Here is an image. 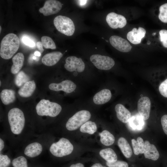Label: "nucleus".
I'll list each match as a JSON object with an SVG mask.
<instances>
[{
    "instance_id": "nucleus-22",
    "label": "nucleus",
    "mask_w": 167,
    "mask_h": 167,
    "mask_svg": "<svg viewBox=\"0 0 167 167\" xmlns=\"http://www.w3.org/2000/svg\"><path fill=\"white\" fill-rule=\"evenodd\" d=\"M99 154L100 156L106 162L113 163L117 160L118 156L115 151L111 148H107L101 149Z\"/></svg>"
},
{
    "instance_id": "nucleus-37",
    "label": "nucleus",
    "mask_w": 167,
    "mask_h": 167,
    "mask_svg": "<svg viewBox=\"0 0 167 167\" xmlns=\"http://www.w3.org/2000/svg\"><path fill=\"white\" fill-rule=\"evenodd\" d=\"M161 122L163 131L167 135V114H165L162 116Z\"/></svg>"
},
{
    "instance_id": "nucleus-14",
    "label": "nucleus",
    "mask_w": 167,
    "mask_h": 167,
    "mask_svg": "<svg viewBox=\"0 0 167 167\" xmlns=\"http://www.w3.org/2000/svg\"><path fill=\"white\" fill-rule=\"evenodd\" d=\"M146 33L145 30L142 27H139L138 29L134 28L127 33V38L133 44H139L144 37Z\"/></svg>"
},
{
    "instance_id": "nucleus-6",
    "label": "nucleus",
    "mask_w": 167,
    "mask_h": 167,
    "mask_svg": "<svg viewBox=\"0 0 167 167\" xmlns=\"http://www.w3.org/2000/svg\"><path fill=\"white\" fill-rule=\"evenodd\" d=\"M54 24L59 32L67 36L72 35L75 32L74 23L67 17L61 15L57 16L54 19Z\"/></svg>"
},
{
    "instance_id": "nucleus-26",
    "label": "nucleus",
    "mask_w": 167,
    "mask_h": 167,
    "mask_svg": "<svg viewBox=\"0 0 167 167\" xmlns=\"http://www.w3.org/2000/svg\"><path fill=\"white\" fill-rule=\"evenodd\" d=\"M97 130V126L95 122L88 121L84 124L79 128L80 132L84 134L92 135Z\"/></svg>"
},
{
    "instance_id": "nucleus-11",
    "label": "nucleus",
    "mask_w": 167,
    "mask_h": 167,
    "mask_svg": "<svg viewBox=\"0 0 167 167\" xmlns=\"http://www.w3.org/2000/svg\"><path fill=\"white\" fill-rule=\"evenodd\" d=\"M49 88L55 91H62L66 93L73 92L76 89V85L72 81L65 80L58 83H52L49 86Z\"/></svg>"
},
{
    "instance_id": "nucleus-35",
    "label": "nucleus",
    "mask_w": 167,
    "mask_h": 167,
    "mask_svg": "<svg viewBox=\"0 0 167 167\" xmlns=\"http://www.w3.org/2000/svg\"><path fill=\"white\" fill-rule=\"evenodd\" d=\"M159 33L161 42L164 47L167 48V30L162 29Z\"/></svg>"
},
{
    "instance_id": "nucleus-5",
    "label": "nucleus",
    "mask_w": 167,
    "mask_h": 167,
    "mask_svg": "<svg viewBox=\"0 0 167 167\" xmlns=\"http://www.w3.org/2000/svg\"><path fill=\"white\" fill-rule=\"evenodd\" d=\"M91 117L90 112L87 110H82L77 111L70 117L67 121L65 127L69 131H74L79 129Z\"/></svg>"
},
{
    "instance_id": "nucleus-44",
    "label": "nucleus",
    "mask_w": 167,
    "mask_h": 167,
    "mask_svg": "<svg viewBox=\"0 0 167 167\" xmlns=\"http://www.w3.org/2000/svg\"><path fill=\"white\" fill-rule=\"evenodd\" d=\"M78 1L79 2L80 5H84L86 2L87 0H79Z\"/></svg>"
},
{
    "instance_id": "nucleus-48",
    "label": "nucleus",
    "mask_w": 167,
    "mask_h": 167,
    "mask_svg": "<svg viewBox=\"0 0 167 167\" xmlns=\"http://www.w3.org/2000/svg\"><path fill=\"white\" fill-rule=\"evenodd\" d=\"M0 86H1V81H0Z\"/></svg>"
},
{
    "instance_id": "nucleus-7",
    "label": "nucleus",
    "mask_w": 167,
    "mask_h": 167,
    "mask_svg": "<svg viewBox=\"0 0 167 167\" xmlns=\"http://www.w3.org/2000/svg\"><path fill=\"white\" fill-rule=\"evenodd\" d=\"M90 60L96 68L100 70H109L115 64V62L112 58L98 54L91 55Z\"/></svg>"
},
{
    "instance_id": "nucleus-23",
    "label": "nucleus",
    "mask_w": 167,
    "mask_h": 167,
    "mask_svg": "<svg viewBox=\"0 0 167 167\" xmlns=\"http://www.w3.org/2000/svg\"><path fill=\"white\" fill-rule=\"evenodd\" d=\"M99 135L101 143L104 146H111L115 142L114 136L107 130H103L99 134Z\"/></svg>"
},
{
    "instance_id": "nucleus-12",
    "label": "nucleus",
    "mask_w": 167,
    "mask_h": 167,
    "mask_svg": "<svg viewBox=\"0 0 167 167\" xmlns=\"http://www.w3.org/2000/svg\"><path fill=\"white\" fill-rule=\"evenodd\" d=\"M109 42L113 47L122 52H128L132 48L127 41L118 36H112L109 38Z\"/></svg>"
},
{
    "instance_id": "nucleus-34",
    "label": "nucleus",
    "mask_w": 167,
    "mask_h": 167,
    "mask_svg": "<svg viewBox=\"0 0 167 167\" xmlns=\"http://www.w3.org/2000/svg\"><path fill=\"white\" fill-rule=\"evenodd\" d=\"M108 167H128V163L124 161L117 160L115 162L110 163L106 162Z\"/></svg>"
},
{
    "instance_id": "nucleus-2",
    "label": "nucleus",
    "mask_w": 167,
    "mask_h": 167,
    "mask_svg": "<svg viewBox=\"0 0 167 167\" xmlns=\"http://www.w3.org/2000/svg\"><path fill=\"white\" fill-rule=\"evenodd\" d=\"M8 119L11 132L15 135L21 134L24 128L25 122L22 110L17 108L11 109L8 112Z\"/></svg>"
},
{
    "instance_id": "nucleus-13",
    "label": "nucleus",
    "mask_w": 167,
    "mask_h": 167,
    "mask_svg": "<svg viewBox=\"0 0 167 167\" xmlns=\"http://www.w3.org/2000/svg\"><path fill=\"white\" fill-rule=\"evenodd\" d=\"M151 107V101L148 97H142L139 100L137 103V109L139 113L143 119L147 120L149 118Z\"/></svg>"
},
{
    "instance_id": "nucleus-24",
    "label": "nucleus",
    "mask_w": 167,
    "mask_h": 167,
    "mask_svg": "<svg viewBox=\"0 0 167 167\" xmlns=\"http://www.w3.org/2000/svg\"><path fill=\"white\" fill-rule=\"evenodd\" d=\"M118 145L122 153L126 158L131 157L132 154L131 147L126 139L123 137H120L118 139Z\"/></svg>"
},
{
    "instance_id": "nucleus-47",
    "label": "nucleus",
    "mask_w": 167,
    "mask_h": 167,
    "mask_svg": "<svg viewBox=\"0 0 167 167\" xmlns=\"http://www.w3.org/2000/svg\"><path fill=\"white\" fill-rule=\"evenodd\" d=\"M156 34V33L155 32V33H153V34H152V35H155Z\"/></svg>"
},
{
    "instance_id": "nucleus-30",
    "label": "nucleus",
    "mask_w": 167,
    "mask_h": 167,
    "mask_svg": "<svg viewBox=\"0 0 167 167\" xmlns=\"http://www.w3.org/2000/svg\"><path fill=\"white\" fill-rule=\"evenodd\" d=\"M130 121V125L134 129L140 130L143 126V121L139 116L133 117Z\"/></svg>"
},
{
    "instance_id": "nucleus-49",
    "label": "nucleus",
    "mask_w": 167,
    "mask_h": 167,
    "mask_svg": "<svg viewBox=\"0 0 167 167\" xmlns=\"http://www.w3.org/2000/svg\"><path fill=\"white\" fill-rule=\"evenodd\" d=\"M165 167H167V165H166Z\"/></svg>"
},
{
    "instance_id": "nucleus-19",
    "label": "nucleus",
    "mask_w": 167,
    "mask_h": 167,
    "mask_svg": "<svg viewBox=\"0 0 167 167\" xmlns=\"http://www.w3.org/2000/svg\"><path fill=\"white\" fill-rule=\"evenodd\" d=\"M115 110L118 119L122 122L126 123L131 118V113L123 105L121 104H117Z\"/></svg>"
},
{
    "instance_id": "nucleus-18",
    "label": "nucleus",
    "mask_w": 167,
    "mask_h": 167,
    "mask_svg": "<svg viewBox=\"0 0 167 167\" xmlns=\"http://www.w3.org/2000/svg\"><path fill=\"white\" fill-rule=\"evenodd\" d=\"M111 97L110 91L108 89H104L94 95L93 98V101L96 105H103L108 102Z\"/></svg>"
},
{
    "instance_id": "nucleus-8",
    "label": "nucleus",
    "mask_w": 167,
    "mask_h": 167,
    "mask_svg": "<svg viewBox=\"0 0 167 167\" xmlns=\"http://www.w3.org/2000/svg\"><path fill=\"white\" fill-rule=\"evenodd\" d=\"M65 62L64 67L69 71L80 73L85 69V63L81 58L70 56L66 58Z\"/></svg>"
},
{
    "instance_id": "nucleus-31",
    "label": "nucleus",
    "mask_w": 167,
    "mask_h": 167,
    "mask_svg": "<svg viewBox=\"0 0 167 167\" xmlns=\"http://www.w3.org/2000/svg\"><path fill=\"white\" fill-rule=\"evenodd\" d=\"M12 164L14 167H28L27 160L23 156H19L14 159Z\"/></svg>"
},
{
    "instance_id": "nucleus-36",
    "label": "nucleus",
    "mask_w": 167,
    "mask_h": 167,
    "mask_svg": "<svg viewBox=\"0 0 167 167\" xmlns=\"http://www.w3.org/2000/svg\"><path fill=\"white\" fill-rule=\"evenodd\" d=\"M159 90L160 94L162 96L167 98V79L160 84Z\"/></svg>"
},
{
    "instance_id": "nucleus-21",
    "label": "nucleus",
    "mask_w": 167,
    "mask_h": 167,
    "mask_svg": "<svg viewBox=\"0 0 167 167\" xmlns=\"http://www.w3.org/2000/svg\"><path fill=\"white\" fill-rule=\"evenodd\" d=\"M24 59V54L20 52L18 53L13 57V64L11 69L12 74H16L19 73L23 66Z\"/></svg>"
},
{
    "instance_id": "nucleus-25",
    "label": "nucleus",
    "mask_w": 167,
    "mask_h": 167,
    "mask_svg": "<svg viewBox=\"0 0 167 167\" xmlns=\"http://www.w3.org/2000/svg\"><path fill=\"white\" fill-rule=\"evenodd\" d=\"M0 98L4 104L9 105L13 102L15 100V92L12 89H4L0 93Z\"/></svg>"
},
{
    "instance_id": "nucleus-20",
    "label": "nucleus",
    "mask_w": 167,
    "mask_h": 167,
    "mask_svg": "<svg viewBox=\"0 0 167 167\" xmlns=\"http://www.w3.org/2000/svg\"><path fill=\"white\" fill-rule=\"evenodd\" d=\"M36 88V85L34 80L28 81L19 90L18 93L21 97H28L32 95Z\"/></svg>"
},
{
    "instance_id": "nucleus-33",
    "label": "nucleus",
    "mask_w": 167,
    "mask_h": 167,
    "mask_svg": "<svg viewBox=\"0 0 167 167\" xmlns=\"http://www.w3.org/2000/svg\"><path fill=\"white\" fill-rule=\"evenodd\" d=\"M11 162V160L8 156L0 154V167H8Z\"/></svg>"
},
{
    "instance_id": "nucleus-41",
    "label": "nucleus",
    "mask_w": 167,
    "mask_h": 167,
    "mask_svg": "<svg viewBox=\"0 0 167 167\" xmlns=\"http://www.w3.org/2000/svg\"><path fill=\"white\" fill-rule=\"evenodd\" d=\"M4 141L3 139L0 138V152L2 151L4 148Z\"/></svg>"
},
{
    "instance_id": "nucleus-16",
    "label": "nucleus",
    "mask_w": 167,
    "mask_h": 167,
    "mask_svg": "<svg viewBox=\"0 0 167 167\" xmlns=\"http://www.w3.org/2000/svg\"><path fill=\"white\" fill-rule=\"evenodd\" d=\"M43 150V147L39 143L34 142L28 144L25 148L24 153L27 156L33 158L39 155Z\"/></svg>"
},
{
    "instance_id": "nucleus-43",
    "label": "nucleus",
    "mask_w": 167,
    "mask_h": 167,
    "mask_svg": "<svg viewBox=\"0 0 167 167\" xmlns=\"http://www.w3.org/2000/svg\"><path fill=\"white\" fill-rule=\"evenodd\" d=\"M34 55L36 56H40L41 55V53L40 52L36 51L34 52Z\"/></svg>"
},
{
    "instance_id": "nucleus-17",
    "label": "nucleus",
    "mask_w": 167,
    "mask_h": 167,
    "mask_svg": "<svg viewBox=\"0 0 167 167\" xmlns=\"http://www.w3.org/2000/svg\"><path fill=\"white\" fill-rule=\"evenodd\" d=\"M63 54L59 51H55L45 54L42 58L41 61L45 65L52 66L56 64L62 57Z\"/></svg>"
},
{
    "instance_id": "nucleus-39",
    "label": "nucleus",
    "mask_w": 167,
    "mask_h": 167,
    "mask_svg": "<svg viewBox=\"0 0 167 167\" xmlns=\"http://www.w3.org/2000/svg\"><path fill=\"white\" fill-rule=\"evenodd\" d=\"M36 45L37 48L40 53H42L44 50L43 48V46L42 42L41 41H38L36 43Z\"/></svg>"
},
{
    "instance_id": "nucleus-38",
    "label": "nucleus",
    "mask_w": 167,
    "mask_h": 167,
    "mask_svg": "<svg viewBox=\"0 0 167 167\" xmlns=\"http://www.w3.org/2000/svg\"><path fill=\"white\" fill-rule=\"evenodd\" d=\"M22 41L25 45L29 47H33L35 46L34 41L28 37L24 36L22 38Z\"/></svg>"
},
{
    "instance_id": "nucleus-9",
    "label": "nucleus",
    "mask_w": 167,
    "mask_h": 167,
    "mask_svg": "<svg viewBox=\"0 0 167 167\" xmlns=\"http://www.w3.org/2000/svg\"><path fill=\"white\" fill-rule=\"evenodd\" d=\"M61 3L55 0H46L43 7L39 11L45 16L56 14L59 12L62 8Z\"/></svg>"
},
{
    "instance_id": "nucleus-46",
    "label": "nucleus",
    "mask_w": 167,
    "mask_h": 167,
    "mask_svg": "<svg viewBox=\"0 0 167 167\" xmlns=\"http://www.w3.org/2000/svg\"><path fill=\"white\" fill-rule=\"evenodd\" d=\"M0 33H1V26H0Z\"/></svg>"
},
{
    "instance_id": "nucleus-4",
    "label": "nucleus",
    "mask_w": 167,
    "mask_h": 167,
    "mask_svg": "<svg viewBox=\"0 0 167 167\" xmlns=\"http://www.w3.org/2000/svg\"><path fill=\"white\" fill-rule=\"evenodd\" d=\"M36 109L37 114L39 116L54 117L60 113L62 107L57 103L42 99L36 105Z\"/></svg>"
},
{
    "instance_id": "nucleus-32",
    "label": "nucleus",
    "mask_w": 167,
    "mask_h": 167,
    "mask_svg": "<svg viewBox=\"0 0 167 167\" xmlns=\"http://www.w3.org/2000/svg\"><path fill=\"white\" fill-rule=\"evenodd\" d=\"M158 17L160 20L164 23H167V3L161 6Z\"/></svg>"
},
{
    "instance_id": "nucleus-15",
    "label": "nucleus",
    "mask_w": 167,
    "mask_h": 167,
    "mask_svg": "<svg viewBox=\"0 0 167 167\" xmlns=\"http://www.w3.org/2000/svg\"><path fill=\"white\" fill-rule=\"evenodd\" d=\"M143 153L145 158L154 161H157L160 157V153L155 146L148 140L144 142Z\"/></svg>"
},
{
    "instance_id": "nucleus-45",
    "label": "nucleus",
    "mask_w": 167,
    "mask_h": 167,
    "mask_svg": "<svg viewBox=\"0 0 167 167\" xmlns=\"http://www.w3.org/2000/svg\"><path fill=\"white\" fill-rule=\"evenodd\" d=\"M32 58L33 59L35 60H36L37 59L36 56H35V55L32 56Z\"/></svg>"
},
{
    "instance_id": "nucleus-3",
    "label": "nucleus",
    "mask_w": 167,
    "mask_h": 167,
    "mask_svg": "<svg viewBox=\"0 0 167 167\" xmlns=\"http://www.w3.org/2000/svg\"><path fill=\"white\" fill-rule=\"evenodd\" d=\"M74 147L68 139L62 137L53 143L49 147V151L54 156L62 157L71 155L74 151Z\"/></svg>"
},
{
    "instance_id": "nucleus-1",
    "label": "nucleus",
    "mask_w": 167,
    "mask_h": 167,
    "mask_svg": "<svg viewBox=\"0 0 167 167\" xmlns=\"http://www.w3.org/2000/svg\"><path fill=\"white\" fill-rule=\"evenodd\" d=\"M19 43V39L16 34L10 33L6 35L0 44L1 57L5 59L11 58L18 50Z\"/></svg>"
},
{
    "instance_id": "nucleus-29",
    "label": "nucleus",
    "mask_w": 167,
    "mask_h": 167,
    "mask_svg": "<svg viewBox=\"0 0 167 167\" xmlns=\"http://www.w3.org/2000/svg\"><path fill=\"white\" fill-rule=\"evenodd\" d=\"M43 46L46 49H52L56 48L55 44L51 38L47 36H42L41 38Z\"/></svg>"
},
{
    "instance_id": "nucleus-40",
    "label": "nucleus",
    "mask_w": 167,
    "mask_h": 167,
    "mask_svg": "<svg viewBox=\"0 0 167 167\" xmlns=\"http://www.w3.org/2000/svg\"><path fill=\"white\" fill-rule=\"evenodd\" d=\"M69 167H84V166L83 163L79 162L72 164Z\"/></svg>"
},
{
    "instance_id": "nucleus-42",
    "label": "nucleus",
    "mask_w": 167,
    "mask_h": 167,
    "mask_svg": "<svg viewBox=\"0 0 167 167\" xmlns=\"http://www.w3.org/2000/svg\"><path fill=\"white\" fill-rule=\"evenodd\" d=\"M90 167H106L99 163H96L93 164Z\"/></svg>"
},
{
    "instance_id": "nucleus-27",
    "label": "nucleus",
    "mask_w": 167,
    "mask_h": 167,
    "mask_svg": "<svg viewBox=\"0 0 167 167\" xmlns=\"http://www.w3.org/2000/svg\"><path fill=\"white\" fill-rule=\"evenodd\" d=\"M131 144L134 154L136 155L143 153L144 142L140 137L137 138L136 140L134 139H131Z\"/></svg>"
},
{
    "instance_id": "nucleus-28",
    "label": "nucleus",
    "mask_w": 167,
    "mask_h": 167,
    "mask_svg": "<svg viewBox=\"0 0 167 167\" xmlns=\"http://www.w3.org/2000/svg\"><path fill=\"white\" fill-rule=\"evenodd\" d=\"M29 78L23 71L19 72L16 75L15 79V83L18 87H20L28 81Z\"/></svg>"
},
{
    "instance_id": "nucleus-10",
    "label": "nucleus",
    "mask_w": 167,
    "mask_h": 167,
    "mask_svg": "<svg viewBox=\"0 0 167 167\" xmlns=\"http://www.w3.org/2000/svg\"><path fill=\"white\" fill-rule=\"evenodd\" d=\"M106 20L109 27L113 29L123 28L127 23L125 17L113 12H110L107 15Z\"/></svg>"
}]
</instances>
